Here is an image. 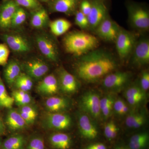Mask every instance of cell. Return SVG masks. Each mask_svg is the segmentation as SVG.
<instances>
[{"label":"cell","mask_w":149,"mask_h":149,"mask_svg":"<svg viewBox=\"0 0 149 149\" xmlns=\"http://www.w3.org/2000/svg\"><path fill=\"white\" fill-rule=\"evenodd\" d=\"M116 68V63L109 54L103 51L93 50L81 56L75 71L83 81L92 83L113 72Z\"/></svg>","instance_id":"obj_1"},{"label":"cell","mask_w":149,"mask_h":149,"mask_svg":"<svg viewBox=\"0 0 149 149\" xmlns=\"http://www.w3.org/2000/svg\"><path fill=\"white\" fill-rule=\"evenodd\" d=\"M99 43L98 40L95 36L81 31L70 33L63 39L66 52L78 56L94 50Z\"/></svg>","instance_id":"obj_2"},{"label":"cell","mask_w":149,"mask_h":149,"mask_svg":"<svg viewBox=\"0 0 149 149\" xmlns=\"http://www.w3.org/2000/svg\"><path fill=\"white\" fill-rule=\"evenodd\" d=\"M100 95L95 91L86 92L81 97L80 107L83 112L93 118L98 119L101 116Z\"/></svg>","instance_id":"obj_3"},{"label":"cell","mask_w":149,"mask_h":149,"mask_svg":"<svg viewBox=\"0 0 149 149\" xmlns=\"http://www.w3.org/2000/svg\"><path fill=\"white\" fill-rule=\"evenodd\" d=\"M43 123L48 129L63 130L70 128L72 120L69 115L59 112H49L45 116Z\"/></svg>","instance_id":"obj_4"},{"label":"cell","mask_w":149,"mask_h":149,"mask_svg":"<svg viewBox=\"0 0 149 149\" xmlns=\"http://www.w3.org/2000/svg\"><path fill=\"white\" fill-rule=\"evenodd\" d=\"M128 10L129 20L133 27L141 31L148 29L149 14L146 9L141 6L131 5Z\"/></svg>","instance_id":"obj_5"},{"label":"cell","mask_w":149,"mask_h":149,"mask_svg":"<svg viewBox=\"0 0 149 149\" xmlns=\"http://www.w3.org/2000/svg\"><path fill=\"white\" fill-rule=\"evenodd\" d=\"M115 42L118 54L121 59L126 58L130 55L136 43L133 34L121 29Z\"/></svg>","instance_id":"obj_6"},{"label":"cell","mask_w":149,"mask_h":149,"mask_svg":"<svg viewBox=\"0 0 149 149\" xmlns=\"http://www.w3.org/2000/svg\"><path fill=\"white\" fill-rule=\"evenodd\" d=\"M130 77L128 72H112L106 75L102 82L103 86L110 91H118L126 85Z\"/></svg>","instance_id":"obj_7"},{"label":"cell","mask_w":149,"mask_h":149,"mask_svg":"<svg viewBox=\"0 0 149 149\" xmlns=\"http://www.w3.org/2000/svg\"><path fill=\"white\" fill-rule=\"evenodd\" d=\"M36 43L41 53L52 61L56 62L58 59L57 47L53 41L46 35H37Z\"/></svg>","instance_id":"obj_8"},{"label":"cell","mask_w":149,"mask_h":149,"mask_svg":"<svg viewBox=\"0 0 149 149\" xmlns=\"http://www.w3.org/2000/svg\"><path fill=\"white\" fill-rule=\"evenodd\" d=\"M22 68L29 77L36 80L42 78L49 70L48 65L39 58L32 59L25 62L22 65Z\"/></svg>","instance_id":"obj_9"},{"label":"cell","mask_w":149,"mask_h":149,"mask_svg":"<svg viewBox=\"0 0 149 149\" xmlns=\"http://www.w3.org/2000/svg\"><path fill=\"white\" fill-rule=\"evenodd\" d=\"M6 45L14 52L25 53L31 50V45L25 37L19 34H6L3 35Z\"/></svg>","instance_id":"obj_10"},{"label":"cell","mask_w":149,"mask_h":149,"mask_svg":"<svg viewBox=\"0 0 149 149\" xmlns=\"http://www.w3.org/2000/svg\"><path fill=\"white\" fill-rule=\"evenodd\" d=\"M120 28L116 22L107 17L96 28L97 35L108 41H115Z\"/></svg>","instance_id":"obj_11"},{"label":"cell","mask_w":149,"mask_h":149,"mask_svg":"<svg viewBox=\"0 0 149 149\" xmlns=\"http://www.w3.org/2000/svg\"><path fill=\"white\" fill-rule=\"evenodd\" d=\"M77 116L78 128L81 135L89 140H93L97 138L98 130L90 116L83 112L79 113Z\"/></svg>","instance_id":"obj_12"},{"label":"cell","mask_w":149,"mask_h":149,"mask_svg":"<svg viewBox=\"0 0 149 149\" xmlns=\"http://www.w3.org/2000/svg\"><path fill=\"white\" fill-rule=\"evenodd\" d=\"M133 63L138 66L145 65L149 62V42L146 38L141 39L133 48Z\"/></svg>","instance_id":"obj_13"},{"label":"cell","mask_w":149,"mask_h":149,"mask_svg":"<svg viewBox=\"0 0 149 149\" xmlns=\"http://www.w3.org/2000/svg\"><path fill=\"white\" fill-rule=\"evenodd\" d=\"M107 9L100 1H95L92 4V8L87 16L89 27L95 29L106 17Z\"/></svg>","instance_id":"obj_14"},{"label":"cell","mask_w":149,"mask_h":149,"mask_svg":"<svg viewBox=\"0 0 149 149\" xmlns=\"http://www.w3.org/2000/svg\"><path fill=\"white\" fill-rule=\"evenodd\" d=\"M58 81L59 88L64 93H74L79 88V83L76 78L63 68L59 72Z\"/></svg>","instance_id":"obj_15"},{"label":"cell","mask_w":149,"mask_h":149,"mask_svg":"<svg viewBox=\"0 0 149 149\" xmlns=\"http://www.w3.org/2000/svg\"><path fill=\"white\" fill-rule=\"evenodd\" d=\"M19 6L15 1L5 2L0 8V27L7 29L11 26L12 20Z\"/></svg>","instance_id":"obj_16"},{"label":"cell","mask_w":149,"mask_h":149,"mask_svg":"<svg viewBox=\"0 0 149 149\" xmlns=\"http://www.w3.org/2000/svg\"><path fill=\"white\" fill-rule=\"evenodd\" d=\"M59 89L58 80L53 74H50L45 77L37 86L39 93L44 95H54Z\"/></svg>","instance_id":"obj_17"},{"label":"cell","mask_w":149,"mask_h":149,"mask_svg":"<svg viewBox=\"0 0 149 149\" xmlns=\"http://www.w3.org/2000/svg\"><path fill=\"white\" fill-rule=\"evenodd\" d=\"M124 96L128 103L132 106H137L145 100L146 93L137 85L128 87L124 93Z\"/></svg>","instance_id":"obj_18"},{"label":"cell","mask_w":149,"mask_h":149,"mask_svg":"<svg viewBox=\"0 0 149 149\" xmlns=\"http://www.w3.org/2000/svg\"><path fill=\"white\" fill-rule=\"evenodd\" d=\"M68 99L62 97H51L46 100L45 106L49 112L54 113L65 110L70 106Z\"/></svg>","instance_id":"obj_19"},{"label":"cell","mask_w":149,"mask_h":149,"mask_svg":"<svg viewBox=\"0 0 149 149\" xmlns=\"http://www.w3.org/2000/svg\"><path fill=\"white\" fill-rule=\"evenodd\" d=\"M22 66L17 61L12 60L6 64L4 75L6 81L9 85L14 84L15 80L21 73Z\"/></svg>","instance_id":"obj_20"},{"label":"cell","mask_w":149,"mask_h":149,"mask_svg":"<svg viewBox=\"0 0 149 149\" xmlns=\"http://www.w3.org/2000/svg\"><path fill=\"white\" fill-rule=\"evenodd\" d=\"M6 122L11 130L16 131L21 130L27 125L17 110L10 109L7 115Z\"/></svg>","instance_id":"obj_21"},{"label":"cell","mask_w":149,"mask_h":149,"mask_svg":"<svg viewBox=\"0 0 149 149\" xmlns=\"http://www.w3.org/2000/svg\"><path fill=\"white\" fill-rule=\"evenodd\" d=\"M77 0H54L52 9L54 11L69 14L76 9Z\"/></svg>","instance_id":"obj_22"},{"label":"cell","mask_w":149,"mask_h":149,"mask_svg":"<svg viewBox=\"0 0 149 149\" xmlns=\"http://www.w3.org/2000/svg\"><path fill=\"white\" fill-rule=\"evenodd\" d=\"M49 140L51 145L56 149H68L71 146V138L65 133H53L50 136Z\"/></svg>","instance_id":"obj_23"},{"label":"cell","mask_w":149,"mask_h":149,"mask_svg":"<svg viewBox=\"0 0 149 149\" xmlns=\"http://www.w3.org/2000/svg\"><path fill=\"white\" fill-rule=\"evenodd\" d=\"M72 26L71 22L65 19H58L51 22L49 24L51 31L54 35L59 36L67 32Z\"/></svg>","instance_id":"obj_24"},{"label":"cell","mask_w":149,"mask_h":149,"mask_svg":"<svg viewBox=\"0 0 149 149\" xmlns=\"http://www.w3.org/2000/svg\"><path fill=\"white\" fill-rule=\"evenodd\" d=\"M25 144L24 136L19 134L13 135L5 140L2 144V149H23Z\"/></svg>","instance_id":"obj_25"},{"label":"cell","mask_w":149,"mask_h":149,"mask_svg":"<svg viewBox=\"0 0 149 149\" xmlns=\"http://www.w3.org/2000/svg\"><path fill=\"white\" fill-rule=\"evenodd\" d=\"M17 110L27 125H30L35 122L38 113L34 107L29 104L19 107Z\"/></svg>","instance_id":"obj_26"},{"label":"cell","mask_w":149,"mask_h":149,"mask_svg":"<svg viewBox=\"0 0 149 149\" xmlns=\"http://www.w3.org/2000/svg\"><path fill=\"white\" fill-rule=\"evenodd\" d=\"M146 122V117L144 114L139 113H132L127 116L125 124L128 128L137 129L141 128Z\"/></svg>","instance_id":"obj_27"},{"label":"cell","mask_w":149,"mask_h":149,"mask_svg":"<svg viewBox=\"0 0 149 149\" xmlns=\"http://www.w3.org/2000/svg\"><path fill=\"white\" fill-rule=\"evenodd\" d=\"M49 20V16L45 10L40 8L37 10L32 15L31 24L33 27L42 28L45 26Z\"/></svg>","instance_id":"obj_28"},{"label":"cell","mask_w":149,"mask_h":149,"mask_svg":"<svg viewBox=\"0 0 149 149\" xmlns=\"http://www.w3.org/2000/svg\"><path fill=\"white\" fill-rule=\"evenodd\" d=\"M14 84L18 90L28 92L33 87V81L29 75L21 72Z\"/></svg>","instance_id":"obj_29"},{"label":"cell","mask_w":149,"mask_h":149,"mask_svg":"<svg viewBox=\"0 0 149 149\" xmlns=\"http://www.w3.org/2000/svg\"><path fill=\"white\" fill-rule=\"evenodd\" d=\"M14 102L13 98L8 95L4 84L2 80H1L0 81V107L11 108Z\"/></svg>","instance_id":"obj_30"},{"label":"cell","mask_w":149,"mask_h":149,"mask_svg":"<svg viewBox=\"0 0 149 149\" xmlns=\"http://www.w3.org/2000/svg\"><path fill=\"white\" fill-rule=\"evenodd\" d=\"M26 17L27 15L25 11L19 6L14 14L12 20L11 26L15 27L20 26L25 21Z\"/></svg>","instance_id":"obj_31"},{"label":"cell","mask_w":149,"mask_h":149,"mask_svg":"<svg viewBox=\"0 0 149 149\" xmlns=\"http://www.w3.org/2000/svg\"><path fill=\"white\" fill-rule=\"evenodd\" d=\"M118 128L115 123L113 121L107 123L104 126V133L107 139L112 140L117 136Z\"/></svg>","instance_id":"obj_32"},{"label":"cell","mask_w":149,"mask_h":149,"mask_svg":"<svg viewBox=\"0 0 149 149\" xmlns=\"http://www.w3.org/2000/svg\"><path fill=\"white\" fill-rule=\"evenodd\" d=\"M17 4L29 9L40 8V4L37 0H15Z\"/></svg>","instance_id":"obj_33"},{"label":"cell","mask_w":149,"mask_h":149,"mask_svg":"<svg viewBox=\"0 0 149 149\" xmlns=\"http://www.w3.org/2000/svg\"><path fill=\"white\" fill-rule=\"evenodd\" d=\"M75 24L82 29H86L89 27L88 17L81 11H77L75 15Z\"/></svg>","instance_id":"obj_34"},{"label":"cell","mask_w":149,"mask_h":149,"mask_svg":"<svg viewBox=\"0 0 149 149\" xmlns=\"http://www.w3.org/2000/svg\"><path fill=\"white\" fill-rule=\"evenodd\" d=\"M10 51L6 44H0V65H6L8 63Z\"/></svg>","instance_id":"obj_35"},{"label":"cell","mask_w":149,"mask_h":149,"mask_svg":"<svg viewBox=\"0 0 149 149\" xmlns=\"http://www.w3.org/2000/svg\"><path fill=\"white\" fill-rule=\"evenodd\" d=\"M27 149H45L44 140L40 137H35L29 141Z\"/></svg>","instance_id":"obj_36"},{"label":"cell","mask_w":149,"mask_h":149,"mask_svg":"<svg viewBox=\"0 0 149 149\" xmlns=\"http://www.w3.org/2000/svg\"><path fill=\"white\" fill-rule=\"evenodd\" d=\"M139 86L145 93L149 90V73L148 71H145L142 73Z\"/></svg>","instance_id":"obj_37"},{"label":"cell","mask_w":149,"mask_h":149,"mask_svg":"<svg viewBox=\"0 0 149 149\" xmlns=\"http://www.w3.org/2000/svg\"><path fill=\"white\" fill-rule=\"evenodd\" d=\"M115 99L114 96L113 95H108L104 96L102 98H100V110L103 109L113 104Z\"/></svg>","instance_id":"obj_38"},{"label":"cell","mask_w":149,"mask_h":149,"mask_svg":"<svg viewBox=\"0 0 149 149\" xmlns=\"http://www.w3.org/2000/svg\"><path fill=\"white\" fill-rule=\"evenodd\" d=\"M125 104L126 103L122 99H115L113 103V110L116 113L119 115H122L123 108Z\"/></svg>","instance_id":"obj_39"},{"label":"cell","mask_w":149,"mask_h":149,"mask_svg":"<svg viewBox=\"0 0 149 149\" xmlns=\"http://www.w3.org/2000/svg\"><path fill=\"white\" fill-rule=\"evenodd\" d=\"M92 8V4L91 3L88 1L84 0L81 4L80 6V11L85 15V16H88L91 12Z\"/></svg>","instance_id":"obj_40"},{"label":"cell","mask_w":149,"mask_h":149,"mask_svg":"<svg viewBox=\"0 0 149 149\" xmlns=\"http://www.w3.org/2000/svg\"><path fill=\"white\" fill-rule=\"evenodd\" d=\"M87 149H107L106 147L103 144L100 143L91 144L87 147Z\"/></svg>","instance_id":"obj_41"},{"label":"cell","mask_w":149,"mask_h":149,"mask_svg":"<svg viewBox=\"0 0 149 149\" xmlns=\"http://www.w3.org/2000/svg\"><path fill=\"white\" fill-rule=\"evenodd\" d=\"M4 129V125L2 121L0 119V132H2Z\"/></svg>","instance_id":"obj_42"},{"label":"cell","mask_w":149,"mask_h":149,"mask_svg":"<svg viewBox=\"0 0 149 149\" xmlns=\"http://www.w3.org/2000/svg\"><path fill=\"white\" fill-rule=\"evenodd\" d=\"M115 149H130L129 147H125L123 146H117Z\"/></svg>","instance_id":"obj_43"},{"label":"cell","mask_w":149,"mask_h":149,"mask_svg":"<svg viewBox=\"0 0 149 149\" xmlns=\"http://www.w3.org/2000/svg\"><path fill=\"white\" fill-rule=\"evenodd\" d=\"M2 143L1 142V140H0V149H1V148H2Z\"/></svg>","instance_id":"obj_44"},{"label":"cell","mask_w":149,"mask_h":149,"mask_svg":"<svg viewBox=\"0 0 149 149\" xmlns=\"http://www.w3.org/2000/svg\"><path fill=\"white\" fill-rule=\"evenodd\" d=\"M40 1H42L43 2H47L48 1H49V0H40Z\"/></svg>","instance_id":"obj_45"},{"label":"cell","mask_w":149,"mask_h":149,"mask_svg":"<svg viewBox=\"0 0 149 149\" xmlns=\"http://www.w3.org/2000/svg\"><path fill=\"white\" fill-rule=\"evenodd\" d=\"M4 1L5 2H6L7 1H9V0H4Z\"/></svg>","instance_id":"obj_46"},{"label":"cell","mask_w":149,"mask_h":149,"mask_svg":"<svg viewBox=\"0 0 149 149\" xmlns=\"http://www.w3.org/2000/svg\"><path fill=\"white\" fill-rule=\"evenodd\" d=\"M1 77H0V81H1Z\"/></svg>","instance_id":"obj_47"}]
</instances>
